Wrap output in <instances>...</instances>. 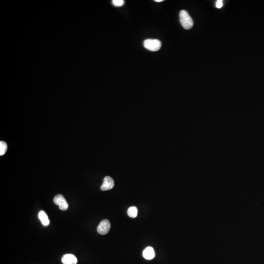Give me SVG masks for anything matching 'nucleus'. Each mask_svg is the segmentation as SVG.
Returning a JSON list of instances; mask_svg holds the SVG:
<instances>
[{"instance_id":"4","label":"nucleus","mask_w":264,"mask_h":264,"mask_svg":"<svg viewBox=\"0 0 264 264\" xmlns=\"http://www.w3.org/2000/svg\"><path fill=\"white\" fill-rule=\"evenodd\" d=\"M111 228V224L110 221L107 219L102 221L97 227V232L101 235L107 234Z\"/></svg>"},{"instance_id":"9","label":"nucleus","mask_w":264,"mask_h":264,"mask_svg":"<svg viewBox=\"0 0 264 264\" xmlns=\"http://www.w3.org/2000/svg\"><path fill=\"white\" fill-rule=\"evenodd\" d=\"M127 214L130 217L135 218L138 215V209L135 206H131L128 209Z\"/></svg>"},{"instance_id":"1","label":"nucleus","mask_w":264,"mask_h":264,"mask_svg":"<svg viewBox=\"0 0 264 264\" xmlns=\"http://www.w3.org/2000/svg\"><path fill=\"white\" fill-rule=\"evenodd\" d=\"M179 20L181 25L185 29L188 30L193 26V21L186 10H182L179 13Z\"/></svg>"},{"instance_id":"13","label":"nucleus","mask_w":264,"mask_h":264,"mask_svg":"<svg viewBox=\"0 0 264 264\" xmlns=\"http://www.w3.org/2000/svg\"><path fill=\"white\" fill-rule=\"evenodd\" d=\"M155 1H156V2H161V1H163V0H155Z\"/></svg>"},{"instance_id":"7","label":"nucleus","mask_w":264,"mask_h":264,"mask_svg":"<svg viewBox=\"0 0 264 264\" xmlns=\"http://www.w3.org/2000/svg\"><path fill=\"white\" fill-rule=\"evenodd\" d=\"M143 256L147 260H151L154 258L155 256V253L154 249L150 246L146 247L143 251Z\"/></svg>"},{"instance_id":"12","label":"nucleus","mask_w":264,"mask_h":264,"mask_svg":"<svg viewBox=\"0 0 264 264\" xmlns=\"http://www.w3.org/2000/svg\"><path fill=\"white\" fill-rule=\"evenodd\" d=\"M222 6H223L222 1V0L217 1V2H216V7L217 8H218V9H221L222 7Z\"/></svg>"},{"instance_id":"5","label":"nucleus","mask_w":264,"mask_h":264,"mask_svg":"<svg viewBox=\"0 0 264 264\" xmlns=\"http://www.w3.org/2000/svg\"><path fill=\"white\" fill-rule=\"evenodd\" d=\"M114 185V179L110 176H106L104 179L103 184L101 186V189L102 191L109 190L112 189Z\"/></svg>"},{"instance_id":"6","label":"nucleus","mask_w":264,"mask_h":264,"mask_svg":"<svg viewBox=\"0 0 264 264\" xmlns=\"http://www.w3.org/2000/svg\"><path fill=\"white\" fill-rule=\"evenodd\" d=\"M62 262L64 264H77V259L74 255L66 254L62 257Z\"/></svg>"},{"instance_id":"10","label":"nucleus","mask_w":264,"mask_h":264,"mask_svg":"<svg viewBox=\"0 0 264 264\" xmlns=\"http://www.w3.org/2000/svg\"><path fill=\"white\" fill-rule=\"evenodd\" d=\"M7 145L6 142L1 141L0 142V156H3L7 151Z\"/></svg>"},{"instance_id":"8","label":"nucleus","mask_w":264,"mask_h":264,"mask_svg":"<svg viewBox=\"0 0 264 264\" xmlns=\"http://www.w3.org/2000/svg\"><path fill=\"white\" fill-rule=\"evenodd\" d=\"M38 217L43 225L44 226H48L50 224V221L49 220L47 214L44 211H40L38 214Z\"/></svg>"},{"instance_id":"2","label":"nucleus","mask_w":264,"mask_h":264,"mask_svg":"<svg viewBox=\"0 0 264 264\" xmlns=\"http://www.w3.org/2000/svg\"><path fill=\"white\" fill-rule=\"evenodd\" d=\"M143 45L146 49L152 52H156L160 50L161 46V43L157 39H146L144 41Z\"/></svg>"},{"instance_id":"3","label":"nucleus","mask_w":264,"mask_h":264,"mask_svg":"<svg viewBox=\"0 0 264 264\" xmlns=\"http://www.w3.org/2000/svg\"><path fill=\"white\" fill-rule=\"evenodd\" d=\"M53 201L55 204L59 206L60 210L65 211L68 209V203L62 195L58 194L56 195L54 197Z\"/></svg>"},{"instance_id":"11","label":"nucleus","mask_w":264,"mask_h":264,"mask_svg":"<svg viewBox=\"0 0 264 264\" xmlns=\"http://www.w3.org/2000/svg\"><path fill=\"white\" fill-rule=\"evenodd\" d=\"M112 3L115 7H122L123 6L125 3V1L123 0H113L112 1Z\"/></svg>"}]
</instances>
